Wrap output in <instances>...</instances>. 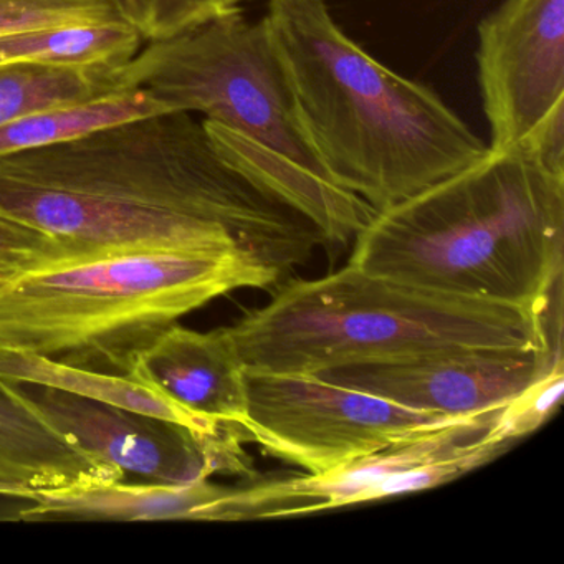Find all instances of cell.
I'll list each match as a JSON object with an SVG mask.
<instances>
[{"label":"cell","instance_id":"obj_1","mask_svg":"<svg viewBox=\"0 0 564 564\" xmlns=\"http://www.w3.org/2000/svg\"><path fill=\"white\" fill-rule=\"evenodd\" d=\"M0 216L90 253L242 250L280 276L322 230L234 170L184 111L0 156Z\"/></svg>","mask_w":564,"mask_h":564},{"label":"cell","instance_id":"obj_2","mask_svg":"<svg viewBox=\"0 0 564 564\" xmlns=\"http://www.w3.org/2000/svg\"><path fill=\"white\" fill-rule=\"evenodd\" d=\"M563 260L564 171L531 151L488 150L376 210L348 263L431 292L546 310Z\"/></svg>","mask_w":564,"mask_h":564},{"label":"cell","instance_id":"obj_3","mask_svg":"<svg viewBox=\"0 0 564 564\" xmlns=\"http://www.w3.org/2000/svg\"><path fill=\"white\" fill-rule=\"evenodd\" d=\"M316 153L375 210L477 163L488 147L432 88L343 32L328 0H269L263 18Z\"/></svg>","mask_w":564,"mask_h":564},{"label":"cell","instance_id":"obj_4","mask_svg":"<svg viewBox=\"0 0 564 564\" xmlns=\"http://www.w3.org/2000/svg\"><path fill=\"white\" fill-rule=\"evenodd\" d=\"M167 111L200 115L220 156L250 183L348 243L376 213L335 183L300 117L265 22L230 9L196 28L147 42L115 74Z\"/></svg>","mask_w":564,"mask_h":564},{"label":"cell","instance_id":"obj_5","mask_svg":"<svg viewBox=\"0 0 564 564\" xmlns=\"http://www.w3.org/2000/svg\"><path fill=\"white\" fill-rule=\"evenodd\" d=\"M550 308L447 295L348 265L293 280L230 338L246 372L316 375L457 349H544L563 343Z\"/></svg>","mask_w":564,"mask_h":564},{"label":"cell","instance_id":"obj_6","mask_svg":"<svg viewBox=\"0 0 564 564\" xmlns=\"http://www.w3.org/2000/svg\"><path fill=\"white\" fill-rule=\"evenodd\" d=\"M279 279L236 249H131L65 260L0 286V351L128 376L183 316Z\"/></svg>","mask_w":564,"mask_h":564},{"label":"cell","instance_id":"obj_7","mask_svg":"<svg viewBox=\"0 0 564 564\" xmlns=\"http://www.w3.org/2000/svg\"><path fill=\"white\" fill-rule=\"evenodd\" d=\"M465 415L417 411L315 375L247 372L243 441L322 475Z\"/></svg>","mask_w":564,"mask_h":564},{"label":"cell","instance_id":"obj_8","mask_svg":"<svg viewBox=\"0 0 564 564\" xmlns=\"http://www.w3.org/2000/svg\"><path fill=\"white\" fill-rule=\"evenodd\" d=\"M488 150H527L564 171V0H505L478 25Z\"/></svg>","mask_w":564,"mask_h":564},{"label":"cell","instance_id":"obj_9","mask_svg":"<svg viewBox=\"0 0 564 564\" xmlns=\"http://www.w3.org/2000/svg\"><path fill=\"white\" fill-rule=\"evenodd\" d=\"M48 417L82 447L151 484H193L216 474L253 475L242 431L209 434L140 412L91 401L61 389L37 395Z\"/></svg>","mask_w":564,"mask_h":564},{"label":"cell","instance_id":"obj_10","mask_svg":"<svg viewBox=\"0 0 564 564\" xmlns=\"http://www.w3.org/2000/svg\"><path fill=\"white\" fill-rule=\"evenodd\" d=\"M563 343L544 349H457L395 361L361 362L315 376L417 411L491 412L544 375Z\"/></svg>","mask_w":564,"mask_h":564},{"label":"cell","instance_id":"obj_11","mask_svg":"<svg viewBox=\"0 0 564 564\" xmlns=\"http://www.w3.org/2000/svg\"><path fill=\"white\" fill-rule=\"evenodd\" d=\"M498 409L465 415L451 424L395 442L328 474H303L260 481L240 490L234 488L226 521L295 517L388 498L386 488L392 478L409 468L455 454L490 427Z\"/></svg>","mask_w":564,"mask_h":564},{"label":"cell","instance_id":"obj_12","mask_svg":"<svg viewBox=\"0 0 564 564\" xmlns=\"http://www.w3.org/2000/svg\"><path fill=\"white\" fill-rule=\"evenodd\" d=\"M120 480L117 465L82 447L34 395L0 376V495L29 500L35 491Z\"/></svg>","mask_w":564,"mask_h":564},{"label":"cell","instance_id":"obj_13","mask_svg":"<svg viewBox=\"0 0 564 564\" xmlns=\"http://www.w3.org/2000/svg\"><path fill=\"white\" fill-rule=\"evenodd\" d=\"M128 376L207 421L237 429L246 421L247 372L227 328L200 333L176 323Z\"/></svg>","mask_w":564,"mask_h":564},{"label":"cell","instance_id":"obj_14","mask_svg":"<svg viewBox=\"0 0 564 564\" xmlns=\"http://www.w3.org/2000/svg\"><path fill=\"white\" fill-rule=\"evenodd\" d=\"M234 488L207 480L193 484H97L35 491L19 520L224 521Z\"/></svg>","mask_w":564,"mask_h":564},{"label":"cell","instance_id":"obj_15","mask_svg":"<svg viewBox=\"0 0 564 564\" xmlns=\"http://www.w3.org/2000/svg\"><path fill=\"white\" fill-rule=\"evenodd\" d=\"M0 376L19 384L28 382L39 388L61 389L115 408L166 419L197 432L216 434L230 427L187 411L183 405L171 401L156 389L143 384L131 376L75 368L34 352L0 351Z\"/></svg>","mask_w":564,"mask_h":564},{"label":"cell","instance_id":"obj_16","mask_svg":"<svg viewBox=\"0 0 564 564\" xmlns=\"http://www.w3.org/2000/svg\"><path fill=\"white\" fill-rule=\"evenodd\" d=\"M147 44L131 22L72 24L0 37L8 64H37L65 70L115 75Z\"/></svg>","mask_w":564,"mask_h":564},{"label":"cell","instance_id":"obj_17","mask_svg":"<svg viewBox=\"0 0 564 564\" xmlns=\"http://www.w3.org/2000/svg\"><path fill=\"white\" fill-rule=\"evenodd\" d=\"M158 113L167 110L141 90H115L82 104L45 108L0 124V156L51 147L100 128Z\"/></svg>","mask_w":564,"mask_h":564},{"label":"cell","instance_id":"obj_18","mask_svg":"<svg viewBox=\"0 0 564 564\" xmlns=\"http://www.w3.org/2000/svg\"><path fill=\"white\" fill-rule=\"evenodd\" d=\"M120 90L115 75L65 70L37 64L0 67V124L61 105L82 104Z\"/></svg>","mask_w":564,"mask_h":564},{"label":"cell","instance_id":"obj_19","mask_svg":"<svg viewBox=\"0 0 564 564\" xmlns=\"http://www.w3.org/2000/svg\"><path fill=\"white\" fill-rule=\"evenodd\" d=\"M130 22L123 0H0V37L72 24Z\"/></svg>","mask_w":564,"mask_h":564},{"label":"cell","instance_id":"obj_20","mask_svg":"<svg viewBox=\"0 0 564 564\" xmlns=\"http://www.w3.org/2000/svg\"><path fill=\"white\" fill-rule=\"evenodd\" d=\"M564 392V356H556L551 368L520 394L501 405L484 437L501 444H514L536 432L560 408Z\"/></svg>","mask_w":564,"mask_h":564},{"label":"cell","instance_id":"obj_21","mask_svg":"<svg viewBox=\"0 0 564 564\" xmlns=\"http://www.w3.org/2000/svg\"><path fill=\"white\" fill-rule=\"evenodd\" d=\"M87 256L94 253L0 216V286L24 273Z\"/></svg>","mask_w":564,"mask_h":564},{"label":"cell","instance_id":"obj_22","mask_svg":"<svg viewBox=\"0 0 564 564\" xmlns=\"http://www.w3.org/2000/svg\"><path fill=\"white\" fill-rule=\"evenodd\" d=\"M242 0H123L128 19L147 42L196 28L237 8Z\"/></svg>","mask_w":564,"mask_h":564},{"label":"cell","instance_id":"obj_23","mask_svg":"<svg viewBox=\"0 0 564 564\" xmlns=\"http://www.w3.org/2000/svg\"><path fill=\"white\" fill-rule=\"evenodd\" d=\"M2 65H8V62H6V58L0 55V67H2Z\"/></svg>","mask_w":564,"mask_h":564}]
</instances>
